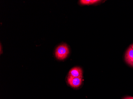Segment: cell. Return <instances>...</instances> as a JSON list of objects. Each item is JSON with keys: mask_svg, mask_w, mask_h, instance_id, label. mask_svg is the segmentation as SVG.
<instances>
[{"mask_svg": "<svg viewBox=\"0 0 133 99\" xmlns=\"http://www.w3.org/2000/svg\"><path fill=\"white\" fill-rule=\"evenodd\" d=\"M69 53V49L68 45L62 44L57 48L55 51V55L57 59L63 60L68 57Z\"/></svg>", "mask_w": 133, "mask_h": 99, "instance_id": "6da1fadb", "label": "cell"}, {"mask_svg": "<svg viewBox=\"0 0 133 99\" xmlns=\"http://www.w3.org/2000/svg\"><path fill=\"white\" fill-rule=\"evenodd\" d=\"M68 76L74 77H82L83 71L79 67H75L69 71Z\"/></svg>", "mask_w": 133, "mask_h": 99, "instance_id": "277c9868", "label": "cell"}, {"mask_svg": "<svg viewBox=\"0 0 133 99\" xmlns=\"http://www.w3.org/2000/svg\"><path fill=\"white\" fill-rule=\"evenodd\" d=\"M133 97L128 96L125 97V98H124L123 99H133Z\"/></svg>", "mask_w": 133, "mask_h": 99, "instance_id": "8992f818", "label": "cell"}, {"mask_svg": "<svg viewBox=\"0 0 133 99\" xmlns=\"http://www.w3.org/2000/svg\"><path fill=\"white\" fill-rule=\"evenodd\" d=\"M125 59L126 63L130 66L133 67V49L131 48V46L126 51Z\"/></svg>", "mask_w": 133, "mask_h": 99, "instance_id": "3957f363", "label": "cell"}, {"mask_svg": "<svg viewBox=\"0 0 133 99\" xmlns=\"http://www.w3.org/2000/svg\"></svg>", "mask_w": 133, "mask_h": 99, "instance_id": "ba28073f", "label": "cell"}, {"mask_svg": "<svg viewBox=\"0 0 133 99\" xmlns=\"http://www.w3.org/2000/svg\"><path fill=\"white\" fill-rule=\"evenodd\" d=\"M68 82L69 85L75 88L79 87L82 82V77H68Z\"/></svg>", "mask_w": 133, "mask_h": 99, "instance_id": "7a4b0ae2", "label": "cell"}, {"mask_svg": "<svg viewBox=\"0 0 133 99\" xmlns=\"http://www.w3.org/2000/svg\"><path fill=\"white\" fill-rule=\"evenodd\" d=\"M101 1L98 0H81L80 1L79 3L82 5H90L97 3Z\"/></svg>", "mask_w": 133, "mask_h": 99, "instance_id": "5b68a950", "label": "cell"}, {"mask_svg": "<svg viewBox=\"0 0 133 99\" xmlns=\"http://www.w3.org/2000/svg\"><path fill=\"white\" fill-rule=\"evenodd\" d=\"M131 48L133 49V44H132V45H131Z\"/></svg>", "mask_w": 133, "mask_h": 99, "instance_id": "52a82bcc", "label": "cell"}]
</instances>
